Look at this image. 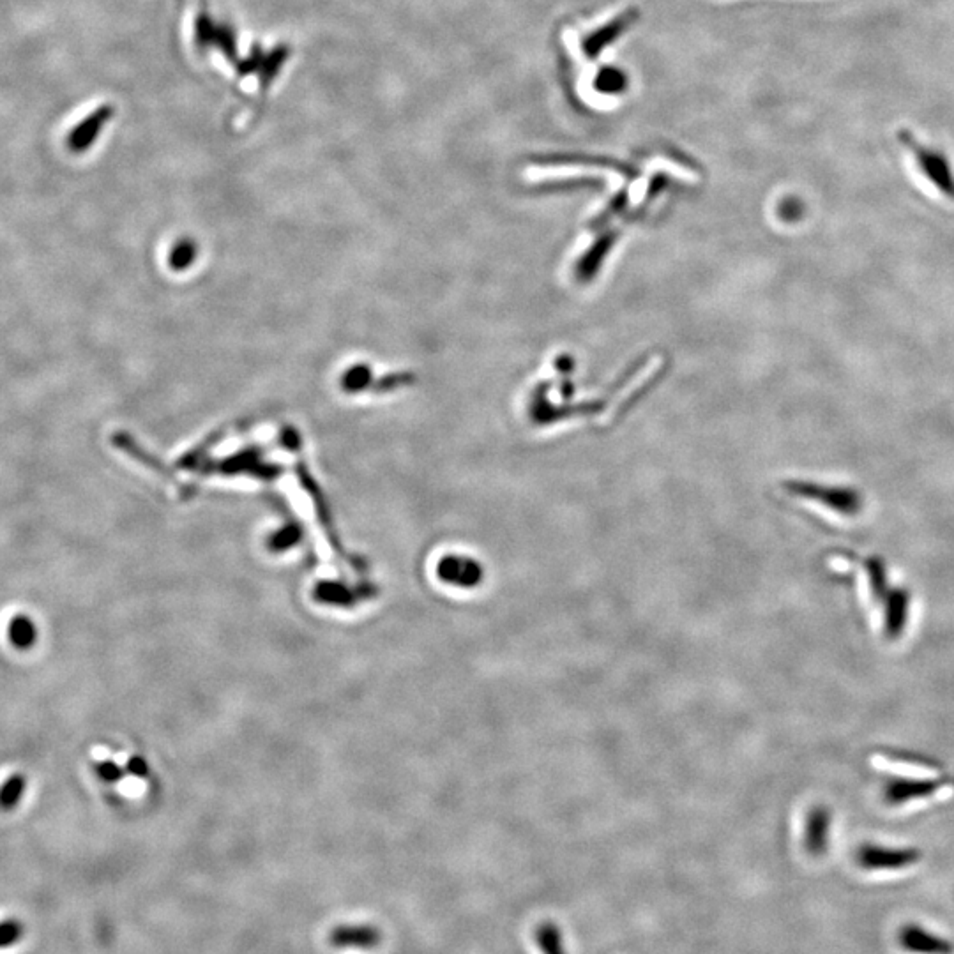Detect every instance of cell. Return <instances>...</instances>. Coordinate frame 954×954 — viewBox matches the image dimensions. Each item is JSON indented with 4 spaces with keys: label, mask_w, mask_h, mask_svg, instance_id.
Masks as SVG:
<instances>
[{
    "label": "cell",
    "mask_w": 954,
    "mask_h": 954,
    "mask_svg": "<svg viewBox=\"0 0 954 954\" xmlns=\"http://www.w3.org/2000/svg\"><path fill=\"white\" fill-rule=\"evenodd\" d=\"M900 140L912 152L917 167L933 182V186H937L947 197L954 198V174L944 154L919 144V140L909 131H901Z\"/></svg>",
    "instance_id": "cell-1"
},
{
    "label": "cell",
    "mask_w": 954,
    "mask_h": 954,
    "mask_svg": "<svg viewBox=\"0 0 954 954\" xmlns=\"http://www.w3.org/2000/svg\"><path fill=\"white\" fill-rule=\"evenodd\" d=\"M794 495L804 499L817 500L836 513L854 516L863 508V499L859 493L838 486L811 485V483H790L787 486Z\"/></svg>",
    "instance_id": "cell-2"
},
{
    "label": "cell",
    "mask_w": 954,
    "mask_h": 954,
    "mask_svg": "<svg viewBox=\"0 0 954 954\" xmlns=\"http://www.w3.org/2000/svg\"><path fill=\"white\" fill-rule=\"evenodd\" d=\"M919 859H921V852L917 848L863 845L857 852V861L864 870H903L919 863Z\"/></svg>",
    "instance_id": "cell-3"
},
{
    "label": "cell",
    "mask_w": 954,
    "mask_h": 954,
    "mask_svg": "<svg viewBox=\"0 0 954 954\" xmlns=\"http://www.w3.org/2000/svg\"><path fill=\"white\" fill-rule=\"evenodd\" d=\"M901 947L912 954H953L954 946L944 937L924 930L919 924H907L898 935Z\"/></svg>",
    "instance_id": "cell-4"
},
{
    "label": "cell",
    "mask_w": 954,
    "mask_h": 954,
    "mask_svg": "<svg viewBox=\"0 0 954 954\" xmlns=\"http://www.w3.org/2000/svg\"><path fill=\"white\" fill-rule=\"evenodd\" d=\"M831 836V811L824 806L811 808L804 827V845L811 856H824Z\"/></svg>",
    "instance_id": "cell-5"
},
{
    "label": "cell",
    "mask_w": 954,
    "mask_h": 954,
    "mask_svg": "<svg viewBox=\"0 0 954 954\" xmlns=\"http://www.w3.org/2000/svg\"><path fill=\"white\" fill-rule=\"evenodd\" d=\"M942 787L940 781L932 780H889L884 787V799L891 806L917 801L935 794Z\"/></svg>",
    "instance_id": "cell-6"
},
{
    "label": "cell",
    "mask_w": 954,
    "mask_h": 954,
    "mask_svg": "<svg viewBox=\"0 0 954 954\" xmlns=\"http://www.w3.org/2000/svg\"><path fill=\"white\" fill-rule=\"evenodd\" d=\"M112 115H114L112 106H99L98 110H94L87 119H84L71 131L68 138L69 149L73 152H84L85 149H89L96 142L103 126L112 119Z\"/></svg>",
    "instance_id": "cell-7"
},
{
    "label": "cell",
    "mask_w": 954,
    "mask_h": 954,
    "mask_svg": "<svg viewBox=\"0 0 954 954\" xmlns=\"http://www.w3.org/2000/svg\"><path fill=\"white\" fill-rule=\"evenodd\" d=\"M439 575L444 582L474 587L483 580V568L479 562L467 557H447L440 562Z\"/></svg>",
    "instance_id": "cell-8"
},
{
    "label": "cell",
    "mask_w": 954,
    "mask_h": 954,
    "mask_svg": "<svg viewBox=\"0 0 954 954\" xmlns=\"http://www.w3.org/2000/svg\"><path fill=\"white\" fill-rule=\"evenodd\" d=\"M886 621H884V631L887 638L896 640L900 638L903 629L907 626L910 612V594L905 589H893L887 592L886 598Z\"/></svg>",
    "instance_id": "cell-9"
},
{
    "label": "cell",
    "mask_w": 954,
    "mask_h": 954,
    "mask_svg": "<svg viewBox=\"0 0 954 954\" xmlns=\"http://www.w3.org/2000/svg\"><path fill=\"white\" fill-rule=\"evenodd\" d=\"M38 626L29 615H15L9 622V642L20 651H29L38 644Z\"/></svg>",
    "instance_id": "cell-10"
},
{
    "label": "cell",
    "mask_w": 954,
    "mask_h": 954,
    "mask_svg": "<svg viewBox=\"0 0 954 954\" xmlns=\"http://www.w3.org/2000/svg\"><path fill=\"white\" fill-rule=\"evenodd\" d=\"M27 790V778L23 774H11L0 785V811H13L23 799Z\"/></svg>",
    "instance_id": "cell-11"
},
{
    "label": "cell",
    "mask_w": 954,
    "mask_h": 954,
    "mask_svg": "<svg viewBox=\"0 0 954 954\" xmlns=\"http://www.w3.org/2000/svg\"><path fill=\"white\" fill-rule=\"evenodd\" d=\"M536 940L543 954H568L564 946L561 928L555 923L539 924L536 930Z\"/></svg>",
    "instance_id": "cell-12"
},
{
    "label": "cell",
    "mask_w": 954,
    "mask_h": 954,
    "mask_svg": "<svg viewBox=\"0 0 954 954\" xmlns=\"http://www.w3.org/2000/svg\"><path fill=\"white\" fill-rule=\"evenodd\" d=\"M594 89L610 96L621 94L628 89V75L617 68L601 69L598 76L594 78Z\"/></svg>",
    "instance_id": "cell-13"
},
{
    "label": "cell",
    "mask_w": 954,
    "mask_h": 954,
    "mask_svg": "<svg viewBox=\"0 0 954 954\" xmlns=\"http://www.w3.org/2000/svg\"><path fill=\"white\" fill-rule=\"evenodd\" d=\"M864 569H866V573H868V582H870L873 598L882 599V601H884L887 592H889V587H887L886 566H884L879 559H868L866 564H864Z\"/></svg>",
    "instance_id": "cell-14"
},
{
    "label": "cell",
    "mask_w": 954,
    "mask_h": 954,
    "mask_svg": "<svg viewBox=\"0 0 954 954\" xmlns=\"http://www.w3.org/2000/svg\"><path fill=\"white\" fill-rule=\"evenodd\" d=\"M23 937H25V924L20 919L8 917L0 921V949L16 946Z\"/></svg>",
    "instance_id": "cell-15"
},
{
    "label": "cell",
    "mask_w": 954,
    "mask_h": 954,
    "mask_svg": "<svg viewBox=\"0 0 954 954\" xmlns=\"http://www.w3.org/2000/svg\"><path fill=\"white\" fill-rule=\"evenodd\" d=\"M98 774L101 776V780L105 781H115L121 778V771L114 762H101L98 765Z\"/></svg>",
    "instance_id": "cell-16"
}]
</instances>
